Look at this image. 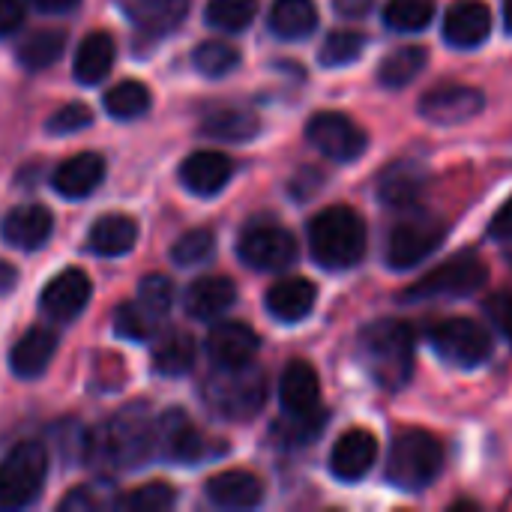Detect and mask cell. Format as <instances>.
Instances as JSON below:
<instances>
[{
    "label": "cell",
    "mask_w": 512,
    "mask_h": 512,
    "mask_svg": "<svg viewBox=\"0 0 512 512\" xmlns=\"http://www.w3.org/2000/svg\"><path fill=\"white\" fill-rule=\"evenodd\" d=\"M105 111L117 120H135V117H144L150 111V90L135 81V78H126L120 84H114L108 93H105Z\"/></svg>",
    "instance_id": "e575fe53"
},
{
    "label": "cell",
    "mask_w": 512,
    "mask_h": 512,
    "mask_svg": "<svg viewBox=\"0 0 512 512\" xmlns=\"http://www.w3.org/2000/svg\"><path fill=\"white\" fill-rule=\"evenodd\" d=\"M159 318H162V315H156L153 309H147V306L135 297V300L123 303V306L117 309V315H114V330H117V336H123V339H129V342H144V339H150V336L156 333Z\"/></svg>",
    "instance_id": "8d00e7d4"
},
{
    "label": "cell",
    "mask_w": 512,
    "mask_h": 512,
    "mask_svg": "<svg viewBox=\"0 0 512 512\" xmlns=\"http://www.w3.org/2000/svg\"><path fill=\"white\" fill-rule=\"evenodd\" d=\"M315 285L303 276H288L267 291V312L282 324H297L315 309Z\"/></svg>",
    "instance_id": "7402d4cb"
},
{
    "label": "cell",
    "mask_w": 512,
    "mask_h": 512,
    "mask_svg": "<svg viewBox=\"0 0 512 512\" xmlns=\"http://www.w3.org/2000/svg\"><path fill=\"white\" fill-rule=\"evenodd\" d=\"M378 459V438L366 429H351L345 432L330 453V471L342 483L363 480Z\"/></svg>",
    "instance_id": "5bb4252c"
},
{
    "label": "cell",
    "mask_w": 512,
    "mask_h": 512,
    "mask_svg": "<svg viewBox=\"0 0 512 512\" xmlns=\"http://www.w3.org/2000/svg\"><path fill=\"white\" fill-rule=\"evenodd\" d=\"M237 255L252 270L279 273L297 261V240L279 225H249L237 240Z\"/></svg>",
    "instance_id": "8fae6325"
},
{
    "label": "cell",
    "mask_w": 512,
    "mask_h": 512,
    "mask_svg": "<svg viewBox=\"0 0 512 512\" xmlns=\"http://www.w3.org/2000/svg\"><path fill=\"white\" fill-rule=\"evenodd\" d=\"M24 24V6L21 0H0V36L15 33Z\"/></svg>",
    "instance_id": "c3c4849f"
},
{
    "label": "cell",
    "mask_w": 512,
    "mask_h": 512,
    "mask_svg": "<svg viewBox=\"0 0 512 512\" xmlns=\"http://www.w3.org/2000/svg\"><path fill=\"white\" fill-rule=\"evenodd\" d=\"M231 174H234L231 159L216 150H198V153L186 156L180 165V183L198 198L219 195L228 186Z\"/></svg>",
    "instance_id": "2e32d148"
},
{
    "label": "cell",
    "mask_w": 512,
    "mask_h": 512,
    "mask_svg": "<svg viewBox=\"0 0 512 512\" xmlns=\"http://www.w3.org/2000/svg\"><path fill=\"white\" fill-rule=\"evenodd\" d=\"M57 351V336L48 327H30L12 348L9 366L18 378H39L48 363L54 360Z\"/></svg>",
    "instance_id": "484cf974"
},
{
    "label": "cell",
    "mask_w": 512,
    "mask_h": 512,
    "mask_svg": "<svg viewBox=\"0 0 512 512\" xmlns=\"http://www.w3.org/2000/svg\"><path fill=\"white\" fill-rule=\"evenodd\" d=\"M492 33V12L483 0H456L444 15V42L453 48H477Z\"/></svg>",
    "instance_id": "9a60e30c"
},
{
    "label": "cell",
    "mask_w": 512,
    "mask_h": 512,
    "mask_svg": "<svg viewBox=\"0 0 512 512\" xmlns=\"http://www.w3.org/2000/svg\"><path fill=\"white\" fill-rule=\"evenodd\" d=\"M321 399V381L318 372L306 360H291L279 381V402L285 414H306L315 411Z\"/></svg>",
    "instance_id": "603a6c76"
},
{
    "label": "cell",
    "mask_w": 512,
    "mask_h": 512,
    "mask_svg": "<svg viewBox=\"0 0 512 512\" xmlns=\"http://www.w3.org/2000/svg\"><path fill=\"white\" fill-rule=\"evenodd\" d=\"M327 426V414L324 411H306V414H288L276 429L273 435L279 438V444H288V447H300V444H312L321 429Z\"/></svg>",
    "instance_id": "60d3db41"
},
{
    "label": "cell",
    "mask_w": 512,
    "mask_h": 512,
    "mask_svg": "<svg viewBox=\"0 0 512 512\" xmlns=\"http://www.w3.org/2000/svg\"><path fill=\"white\" fill-rule=\"evenodd\" d=\"M267 24L279 39H306L318 27V6L315 0H276L270 6Z\"/></svg>",
    "instance_id": "f546056e"
},
{
    "label": "cell",
    "mask_w": 512,
    "mask_h": 512,
    "mask_svg": "<svg viewBox=\"0 0 512 512\" xmlns=\"http://www.w3.org/2000/svg\"><path fill=\"white\" fill-rule=\"evenodd\" d=\"M15 282H18L15 267H12V264H0V294L12 291V288H15Z\"/></svg>",
    "instance_id": "f5cc1de1"
},
{
    "label": "cell",
    "mask_w": 512,
    "mask_h": 512,
    "mask_svg": "<svg viewBox=\"0 0 512 512\" xmlns=\"http://www.w3.org/2000/svg\"><path fill=\"white\" fill-rule=\"evenodd\" d=\"M237 300V288L225 276H204L189 285L186 291V312L195 321H216L225 315Z\"/></svg>",
    "instance_id": "d4e9b609"
},
{
    "label": "cell",
    "mask_w": 512,
    "mask_h": 512,
    "mask_svg": "<svg viewBox=\"0 0 512 512\" xmlns=\"http://www.w3.org/2000/svg\"><path fill=\"white\" fill-rule=\"evenodd\" d=\"M138 300H141L147 309H153L156 315H165V312L171 309V300H174V285H171V279L162 276V273H153V276L141 279V285H138Z\"/></svg>",
    "instance_id": "bcb514c9"
},
{
    "label": "cell",
    "mask_w": 512,
    "mask_h": 512,
    "mask_svg": "<svg viewBox=\"0 0 512 512\" xmlns=\"http://www.w3.org/2000/svg\"><path fill=\"white\" fill-rule=\"evenodd\" d=\"M195 366V339L174 330L153 348V369L165 378H183Z\"/></svg>",
    "instance_id": "d6a6232c"
},
{
    "label": "cell",
    "mask_w": 512,
    "mask_h": 512,
    "mask_svg": "<svg viewBox=\"0 0 512 512\" xmlns=\"http://www.w3.org/2000/svg\"><path fill=\"white\" fill-rule=\"evenodd\" d=\"M261 348L258 333L249 324L240 321H225L216 324L207 336V354L216 366H243L252 363Z\"/></svg>",
    "instance_id": "ac0fdd59"
},
{
    "label": "cell",
    "mask_w": 512,
    "mask_h": 512,
    "mask_svg": "<svg viewBox=\"0 0 512 512\" xmlns=\"http://www.w3.org/2000/svg\"><path fill=\"white\" fill-rule=\"evenodd\" d=\"M504 27H507V33H512V0L504 3Z\"/></svg>",
    "instance_id": "db71d44e"
},
{
    "label": "cell",
    "mask_w": 512,
    "mask_h": 512,
    "mask_svg": "<svg viewBox=\"0 0 512 512\" xmlns=\"http://www.w3.org/2000/svg\"><path fill=\"white\" fill-rule=\"evenodd\" d=\"M429 183V168L420 159H399L378 177V198L387 207H411Z\"/></svg>",
    "instance_id": "d6986e66"
},
{
    "label": "cell",
    "mask_w": 512,
    "mask_h": 512,
    "mask_svg": "<svg viewBox=\"0 0 512 512\" xmlns=\"http://www.w3.org/2000/svg\"><path fill=\"white\" fill-rule=\"evenodd\" d=\"M54 231V219L42 204H21L12 207L3 222H0V234L9 246L21 249V252H33L42 243H48Z\"/></svg>",
    "instance_id": "e0dca14e"
},
{
    "label": "cell",
    "mask_w": 512,
    "mask_h": 512,
    "mask_svg": "<svg viewBox=\"0 0 512 512\" xmlns=\"http://www.w3.org/2000/svg\"><path fill=\"white\" fill-rule=\"evenodd\" d=\"M447 240V222L429 213H414L396 222L387 234V264L393 270L420 267L441 243Z\"/></svg>",
    "instance_id": "ba28073f"
},
{
    "label": "cell",
    "mask_w": 512,
    "mask_h": 512,
    "mask_svg": "<svg viewBox=\"0 0 512 512\" xmlns=\"http://www.w3.org/2000/svg\"><path fill=\"white\" fill-rule=\"evenodd\" d=\"M309 249L324 270H348L366 255V222L357 210L336 204L309 222Z\"/></svg>",
    "instance_id": "3957f363"
},
{
    "label": "cell",
    "mask_w": 512,
    "mask_h": 512,
    "mask_svg": "<svg viewBox=\"0 0 512 512\" xmlns=\"http://www.w3.org/2000/svg\"><path fill=\"white\" fill-rule=\"evenodd\" d=\"M48 474L45 447L24 441L0 462V510H21L36 501Z\"/></svg>",
    "instance_id": "52a82bcc"
},
{
    "label": "cell",
    "mask_w": 512,
    "mask_h": 512,
    "mask_svg": "<svg viewBox=\"0 0 512 512\" xmlns=\"http://www.w3.org/2000/svg\"><path fill=\"white\" fill-rule=\"evenodd\" d=\"M489 234H492L495 240H512V198H507V201L501 204V210L492 216Z\"/></svg>",
    "instance_id": "681fc988"
},
{
    "label": "cell",
    "mask_w": 512,
    "mask_h": 512,
    "mask_svg": "<svg viewBox=\"0 0 512 512\" xmlns=\"http://www.w3.org/2000/svg\"><path fill=\"white\" fill-rule=\"evenodd\" d=\"M444 468L441 444L420 429L399 432L393 438L390 456H387V483H393L402 492H423L429 489Z\"/></svg>",
    "instance_id": "5b68a950"
},
{
    "label": "cell",
    "mask_w": 512,
    "mask_h": 512,
    "mask_svg": "<svg viewBox=\"0 0 512 512\" xmlns=\"http://www.w3.org/2000/svg\"><path fill=\"white\" fill-rule=\"evenodd\" d=\"M117 6L138 30L153 36L174 30L189 12V0H117Z\"/></svg>",
    "instance_id": "cb8c5ba5"
},
{
    "label": "cell",
    "mask_w": 512,
    "mask_h": 512,
    "mask_svg": "<svg viewBox=\"0 0 512 512\" xmlns=\"http://www.w3.org/2000/svg\"><path fill=\"white\" fill-rule=\"evenodd\" d=\"M237 63H240V51L219 39H207L192 51V66L207 78H222V75L234 72Z\"/></svg>",
    "instance_id": "ab89813d"
},
{
    "label": "cell",
    "mask_w": 512,
    "mask_h": 512,
    "mask_svg": "<svg viewBox=\"0 0 512 512\" xmlns=\"http://www.w3.org/2000/svg\"><path fill=\"white\" fill-rule=\"evenodd\" d=\"M63 48H66V39L60 30H36L18 45V63L30 72H39V69L54 66Z\"/></svg>",
    "instance_id": "836d02e7"
},
{
    "label": "cell",
    "mask_w": 512,
    "mask_h": 512,
    "mask_svg": "<svg viewBox=\"0 0 512 512\" xmlns=\"http://www.w3.org/2000/svg\"><path fill=\"white\" fill-rule=\"evenodd\" d=\"M90 123H93V111L84 102H66L45 120V129L51 135H72V132L87 129Z\"/></svg>",
    "instance_id": "f6af8a7d"
},
{
    "label": "cell",
    "mask_w": 512,
    "mask_h": 512,
    "mask_svg": "<svg viewBox=\"0 0 512 512\" xmlns=\"http://www.w3.org/2000/svg\"><path fill=\"white\" fill-rule=\"evenodd\" d=\"M120 498L114 495L111 486H78L72 489L63 501H60V510L72 512H96V510H111L117 507Z\"/></svg>",
    "instance_id": "ee69618b"
},
{
    "label": "cell",
    "mask_w": 512,
    "mask_h": 512,
    "mask_svg": "<svg viewBox=\"0 0 512 512\" xmlns=\"http://www.w3.org/2000/svg\"><path fill=\"white\" fill-rule=\"evenodd\" d=\"M375 0H333L336 12L339 15H348V18H363L369 9H372Z\"/></svg>",
    "instance_id": "f907efd6"
},
{
    "label": "cell",
    "mask_w": 512,
    "mask_h": 512,
    "mask_svg": "<svg viewBox=\"0 0 512 512\" xmlns=\"http://www.w3.org/2000/svg\"><path fill=\"white\" fill-rule=\"evenodd\" d=\"M207 405L225 420H252L267 402V375L252 366H216L204 381Z\"/></svg>",
    "instance_id": "277c9868"
},
{
    "label": "cell",
    "mask_w": 512,
    "mask_h": 512,
    "mask_svg": "<svg viewBox=\"0 0 512 512\" xmlns=\"http://www.w3.org/2000/svg\"><path fill=\"white\" fill-rule=\"evenodd\" d=\"M309 144L333 162H354L366 153V132L339 111H321L306 123Z\"/></svg>",
    "instance_id": "30bf717a"
},
{
    "label": "cell",
    "mask_w": 512,
    "mask_h": 512,
    "mask_svg": "<svg viewBox=\"0 0 512 512\" xmlns=\"http://www.w3.org/2000/svg\"><path fill=\"white\" fill-rule=\"evenodd\" d=\"M435 15L432 0H390L384 9V24L396 33H417L429 27Z\"/></svg>",
    "instance_id": "74e56055"
},
{
    "label": "cell",
    "mask_w": 512,
    "mask_h": 512,
    "mask_svg": "<svg viewBox=\"0 0 512 512\" xmlns=\"http://www.w3.org/2000/svg\"><path fill=\"white\" fill-rule=\"evenodd\" d=\"M486 312L492 318V324L501 330V336L512 345V291H501L486 303Z\"/></svg>",
    "instance_id": "7dc6e473"
},
{
    "label": "cell",
    "mask_w": 512,
    "mask_h": 512,
    "mask_svg": "<svg viewBox=\"0 0 512 512\" xmlns=\"http://www.w3.org/2000/svg\"><path fill=\"white\" fill-rule=\"evenodd\" d=\"M258 129H261V120L249 108H213L201 123L204 135L219 138V141H231V144L255 138Z\"/></svg>",
    "instance_id": "4dcf8cb0"
},
{
    "label": "cell",
    "mask_w": 512,
    "mask_h": 512,
    "mask_svg": "<svg viewBox=\"0 0 512 512\" xmlns=\"http://www.w3.org/2000/svg\"><path fill=\"white\" fill-rule=\"evenodd\" d=\"M90 279L84 270L69 267L63 273H57L39 297V309L51 318V321H72L84 312V306L90 303Z\"/></svg>",
    "instance_id": "4fadbf2b"
},
{
    "label": "cell",
    "mask_w": 512,
    "mask_h": 512,
    "mask_svg": "<svg viewBox=\"0 0 512 512\" xmlns=\"http://www.w3.org/2000/svg\"><path fill=\"white\" fill-rule=\"evenodd\" d=\"M207 498L222 510H252L264 498V483L252 471H222L207 480Z\"/></svg>",
    "instance_id": "44dd1931"
},
{
    "label": "cell",
    "mask_w": 512,
    "mask_h": 512,
    "mask_svg": "<svg viewBox=\"0 0 512 512\" xmlns=\"http://www.w3.org/2000/svg\"><path fill=\"white\" fill-rule=\"evenodd\" d=\"M429 345L432 351L456 366V369H477L492 357V336L483 324L471 318H447L429 327Z\"/></svg>",
    "instance_id": "9c48e42d"
},
{
    "label": "cell",
    "mask_w": 512,
    "mask_h": 512,
    "mask_svg": "<svg viewBox=\"0 0 512 512\" xmlns=\"http://www.w3.org/2000/svg\"><path fill=\"white\" fill-rule=\"evenodd\" d=\"M258 15V0H210L204 18L219 33H240Z\"/></svg>",
    "instance_id": "d590c367"
},
{
    "label": "cell",
    "mask_w": 512,
    "mask_h": 512,
    "mask_svg": "<svg viewBox=\"0 0 512 512\" xmlns=\"http://www.w3.org/2000/svg\"><path fill=\"white\" fill-rule=\"evenodd\" d=\"M177 501V492L171 483H162V480H153V483H144L138 489H132L129 495L120 498V510L129 512H162L171 510Z\"/></svg>",
    "instance_id": "b9f144b4"
},
{
    "label": "cell",
    "mask_w": 512,
    "mask_h": 512,
    "mask_svg": "<svg viewBox=\"0 0 512 512\" xmlns=\"http://www.w3.org/2000/svg\"><path fill=\"white\" fill-rule=\"evenodd\" d=\"M138 240V225L135 219L129 216H120V213H111V216H102L90 225V234H87V249L99 258H120L126 252H132Z\"/></svg>",
    "instance_id": "83f0119b"
},
{
    "label": "cell",
    "mask_w": 512,
    "mask_h": 512,
    "mask_svg": "<svg viewBox=\"0 0 512 512\" xmlns=\"http://www.w3.org/2000/svg\"><path fill=\"white\" fill-rule=\"evenodd\" d=\"M363 48H366L363 33H357V30H333V33H327V39H324V45L318 51V60L327 69H339V66L357 63Z\"/></svg>",
    "instance_id": "f35d334b"
},
{
    "label": "cell",
    "mask_w": 512,
    "mask_h": 512,
    "mask_svg": "<svg viewBox=\"0 0 512 512\" xmlns=\"http://www.w3.org/2000/svg\"><path fill=\"white\" fill-rule=\"evenodd\" d=\"M114 54H117V48H114V39H111L108 33H102V30L87 33V36L81 39L78 51H75V66H72L75 81L84 84V87L99 84V81L111 72Z\"/></svg>",
    "instance_id": "f1b7e54d"
},
{
    "label": "cell",
    "mask_w": 512,
    "mask_h": 512,
    "mask_svg": "<svg viewBox=\"0 0 512 512\" xmlns=\"http://www.w3.org/2000/svg\"><path fill=\"white\" fill-rule=\"evenodd\" d=\"M156 444H162L174 462L192 465L204 456V435L183 417V411H171L162 423H156Z\"/></svg>",
    "instance_id": "4316f807"
},
{
    "label": "cell",
    "mask_w": 512,
    "mask_h": 512,
    "mask_svg": "<svg viewBox=\"0 0 512 512\" xmlns=\"http://www.w3.org/2000/svg\"><path fill=\"white\" fill-rule=\"evenodd\" d=\"M486 279H489V270H486L480 255L456 252L444 264L429 270L420 282H414L402 294V300L405 303H414V300H456V297H468V294L480 291L486 285Z\"/></svg>",
    "instance_id": "8992f818"
},
{
    "label": "cell",
    "mask_w": 512,
    "mask_h": 512,
    "mask_svg": "<svg viewBox=\"0 0 512 512\" xmlns=\"http://www.w3.org/2000/svg\"><path fill=\"white\" fill-rule=\"evenodd\" d=\"M486 99L468 84H438L420 96V114L435 126H456L483 111Z\"/></svg>",
    "instance_id": "7c38bea8"
},
{
    "label": "cell",
    "mask_w": 512,
    "mask_h": 512,
    "mask_svg": "<svg viewBox=\"0 0 512 512\" xmlns=\"http://www.w3.org/2000/svg\"><path fill=\"white\" fill-rule=\"evenodd\" d=\"M360 354L375 378L390 393H399L414 375V333L402 321H375L360 333Z\"/></svg>",
    "instance_id": "7a4b0ae2"
},
{
    "label": "cell",
    "mask_w": 512,
    "mask_h": 512,
    "mask_svg": "<svg viewBox=\"0 0 512 512\" xmlns=\"http://www.w3.org/2000/svg\"><path fill=\"white\" fill-rule=\"evenodd\" d=\"M213 249H216L213 231L210 228H192L171 246V258L180 267H195V264H204L213 255Z\"/></svg>",
    "instance_id": "7bdbcfd3"
},
{
    "label": "cell",
    "mask_w": 512,
    "mask_h": 512,
    "mask_svg": "<svg viewBox=\"0 0 512 512\" xmlns=\"http://www.w3.org/2000/svg\"><path fill=\"white\" fill-rule=\"evenodd\" d=\"M156 447V423L147 405L123 408L111 423L84 441V459L105 468H138Z\"/></svg>",
    "instance_id": "6da1fadb"
},
{
    "label": "cell",
    "mask_w": 512,
    "mask_h": 512,
    "mask_svg": "<svg viewBox=\"0 0 512 512\" xmlns=\"http://www.w3.org/2000/svg\"><path fill=\"white\" fill-rule=\"evenodd\" d=\"M102 177H105V159L93 150H84V153H75L72 159H66L54 171L51 183L63 198L78 201V198H87L90 192H96Z\"/></svg>",
    "instance_id": "ffe728a7"
},
{
    "label": "cell",
    "mask_w": 512,
    "mask_h": 512,
    "mask_svg": "<svg viewBox=\"0 0 512 512\" xmlns=\"http://www.w3.org/2000/svg\"><path fill=\"white\" fill-rule=\"evenodd\" d=\"M426 63H429V51L423 45H402L378 63V81L390 90L408 87L426 69Z\"/></svg>",
    "instance_id": "1f68e13d"
},
{
    "label": "cell",
    "mask_w": 512,
    "mask_h": 512,
    "mask_svg": "<svg viewBox=\"0 0 512 512\" xmlns=\"http://www.w3.org/2000/svg\"><path fill=\"white\" fill-rule=\"evenodd\" d=\"M33 9H39V12H51V15H60V12H69V9H75L81 0H27Z\"/></svg>",
    "instance_id": "816d5d0a"
}]
</instances>
